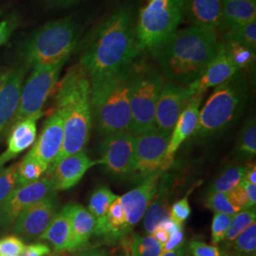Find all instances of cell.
Instances as JSON below:
<instances>
[{
	"mask_svg": "<svg viewBox=\"0 0 256 256\" xmlns=\"http://www.w3.org/2000/svg\"><path fill=\"white\" fill-rule=\"evenodd\" d=\"M136 10L126 3L114 10L82 42L79 64L90 80L117 72L140 54L136 41Z\"/></svg>",
	"mask_w": 256,
	"mask_h": 256,
	"instance_id": "obj_1",
	"label": "cell"
},
{
	"mask_svg": "<svg viewBox=\"0 0 256 256\" xmlns=\"http://www.w3.org/2000/svg\"><path fill=\"white\" fill-rule=\"evenodd\" d=\"M220 34L190 26L178 30L152 52L153 58L168 81L189 84L194 81L220 50Z\"/></svg>",
	"mask_w": 256,
	"mask_h": 256,
	"instance_id": "obj_2",
	"label": "cell"
},
{
	"mask_svg": "<svg viewBox=\"0 0 256 256\" xmlns=\"http://www.w3.org/2000/svg\"><path fill=\"white\" fill-rule=\"evenodd\" d=\"M56 111L64 122L63 146L52 165L68 156L84 151L92 128L90 82L79 64L72 66L57 84Z\"/></svg>",
	"mask_w": 256,
	"mask_h": 256,
	"instance_id": "obj_3",
	"label": "cell"
},
{
	"mask_svg": "<svg viewBox=\"0 0 256 256\" xmlns=\"http://www.w3.org/2000/svg\"><path fill=\"white\" fill-rule=\"evenodd\" d=\"M132 72L133 64L117 72L90 80L92 122L104 136L129 132Z\"/></svg>",
	"mask_w": 256,
	"mask_h": 256,
	"instance_id": "obj_4",
	"label": "cell"
},
{
	"mask_svg": "<svg viewBox=\"0 0 256 256\" xmlns=\"http://www.w3.org/2000/svg\"><path fill=\"white\" fill-rule=\"evenodd\" d=\"M248 99L245 72H238L216 86L200 111L198 124L192 137L196 140L220 135L242 115Z\"/></svg>",
	"mask_w": 256,
	"mask_h": 256,
	"instance_id": "obj_5",
	"label": "cell"
},
{
	"mask_svg": "<svg viewBox=\"0 0 256 256\" xmlns=\"http://www.w3.org/2000/svg\"><path fill=\"white\" fill-rule=\"evenodd\" d=\"M79 23L70 16L50 21L38 28L21 46L23 64L30 70L39 64L70 59L79 42Z\"/></svg>",
	"mask_w": 256,
	"mask_h": 256,
	"instance_id": "obj_6",
	"label": "cell"
},
{
	"mask_svg": "<svg viewBox=\"0 0 256 256\" xmlns=\"http://www.w3.org/2000/svg\"><path fill=\"white\" fill-rule=\"evenodd\" d=\"M184 18L182 0H146L136 16L140 52H152L178 30Z\"/></svg>",
	"mask_w": 256,
	"mask_h": 256,
	"instance_id": "obj_7",
	"label": "cell"
},
{
	"mask_svg": "<svg viewBox=\"0 0 256 256\" xmlns=\"http://www.w3.org/2000/svg\"><path fill=\"white\" fill-rule=\"evenodd\" d=\"M164 82L162 75L153 66L133 63L129 92V132L133 136L155 128L156 106Z\"/></svg>",
	"mask_w": 256,
	"mask_h": 256,
	"instance_id": "obj_8",
	"label": "cell"
},
{
	"mask_svg": "<svg viewBox=\"0 0 256 256\" xmlns=\"http://www.w3.org/2000/svg\"><path fill=\"white\" fill-rule=\"evenodd\" d=\"M68 59L32 68L22 86L18 110L7 128L23 120L42 113V108L58 84L60 74Z\"/></svg>",
	"mask_w": 256,
	"mask_h": 256,
	"instance_id": "obj_9",
	"label": "cell"
},
{
	"mask_svg": "<svg viewBox=\"0 0 256 256\" xmlns=\"http://www.w3.org/2000/svg\"><path fill=\"white\" fill-rule=\"evenodd\" d=\"M170 135L155 128L135 136V165L131 178L134 182H142L153 174L164 172Z\"/></svg>",
	"mask_w": 256,
	"mask_h": 256,
	"instance_id": "obj_10",
	"label": "cell"
},
{
	"mask_svg": "<svg viewBox=\"0 0 256 256\" xmlns=\"http://www.w3.org/2000/svg\"><path fill=\"white\" fill-rule=\"evenodd\" d=\"M108 174L118 180H131L135 165V136L130 132L108 135L101 144V158Z\"/></svg>",
	"mask_w": 256,
	"mask_h": 256,
	"instance_id": "obj_11",
	"label": "cell"
},
{
	"mask_svg": "<svg viewBox=\"0 0 256 256\" xmlns=\"http://www.w3.org/2000/svg\"><path fill=\"white\" fill-rule=\"evenodd\" d=\"M54 192L52 182L46 176L34 182L18 187L0 205V230H10L27 207Z\"/></svg>",
	"mask_w": 256,
	"mask_h": 256,
	"instance_id": "obj_12",
	"label": "cell"
},
{
	"mask_svg": "<svg viewBox=\"0 0 256 256\" xmlns=\"http://www.w3.org/2000/svg\"><path fill=\"white\" fill-rule=\"evenodd\" d=\"M56 208V200L52 194L23 210L10 230L27 241L40 238L54 218Z\"/></svg>",
	"mask_w": 256,
	"mask_h": 256,
	"instance_id": "obj_13",
	"label": "cell"
},
{
	"mask_svg": "<svg viewBox=\"0 0 256 256\" xmlns=\"http://www.w3.org/2000/svg\"><path fill=\"white\" fill-rule=\"evenodd\" d=\"M189 99L186 86L170 81L164 82L156 106L155 128L171 134Z\"/></svg>",
	"mask_w": 256,
	"mask_h": 256,
	"instance_id": "obj_14",
	"label": "cell"
},
{
	"mask_svg": "<svg viewBox=\"0 0 256 256\" xmlns=\"http://www.w3.org/2000/svg\"><path fill=\"white\" fill-rule=\"evenodd\" d=\"M97 164L98 160H92L84 151H81L50 165L46 176L52 182L54 192L66 191L74 187L92 166Z\"/></svg>",
	"mask_w": 256,
	"mask_h": 256,
	"instance_id": "obj_15",
	"label": "cell"
},
{
	"mask_svg": "<svg viewBox=\"0 0 256 256\" xmlns=\"http://www.w3.org/2000/svg\"><path fill=\"white\" fill-rule=\"evenodd\" d=\"M238 72L228 52L221 40L220 50L202 74L192 82L186 86L189 98L196 94H205L212 88H216L226 82Z\"/></svg>",
	"mask_w": 256,
	"mask_h": 256,
	"instance_id": "obj_16",
	"label": "cell"
},
{
	"mask_svg": "<svg viewBox=\"0 0 256 256\" xmlns=\"http://www.w3.org/2000/svg\"><path fill=\"white\" fill-rule=\"evenodd\" d=\"M162 173L153 174L138 183L137 187L119 196L124 210L128 229L131 232L144 216L148 206L155 198Z\"/></svg>",
	"mask_w": 256,
	"mask_h": 256,
	"instance_id": "obj_17",
	"label": "cell"
},
{
	"mask_svg": "<svg viewBox=\"0 0 256 256\" xmlns=\"http://www.w3.org/2000/svg\"><path fill=\"white\" fill-rule=\"evenodd\" d=\"M203 98L204 94L194 95L189 99L185 108H183L182 112L180 113L170 135L167 152L165 156L164 171L167 170L173 164L176 151L182 146L183 142L194 133L198 124L200 111Z\"/></svg>",
	"mask_w": 256,
	"mask_h": 256,
	"instance_id": "obj_18",
	"label": "cell"
},
{
	"mask_svg": "<svg viewBox=\"0 0 256 256\" xmlns=\"http://www.w3.org/2000/svg\"><path fill=\"white\" fill-rule=\"evenodd\" d=\"M64 142V122L62 116L55 110L46 120L36 142L28 151L48 166L59 155Z\"/></svg>",
	"mask_w": 256,
	"mask_h": 256,
	"instance_id": "obj_19",
	"label": "cell"
},
{
	"mask_svg": "<svg viewBox=\"0 0 256 256\" xmlns=\"http://www.w3.org/2000/svg\"><path fill=\"white\" fill-rule=\"evenodd\" d=\"M184 16L192 26L214 30H225L221 0H182Z\"/></svg>",
	"mask_w": 256,
	"mask_h": 256,
	"instance_id": "obj_20",
	"label": "cell"
},
{
	"mask_svg": "<svg viewBox=\"0 0 256 256\" xmlns=\"http://www.w3.org/2000/svg\"><path fill=\"white\" fill-rule=\"evenodd\" d=\"M28 68L24 64L10 70L9 75L0 86V134L9 126L20 100L23 81Z\"/></svg>",
	"mask_w": 256,
	"mask_h": 256,
	"instance_id": "obj_21",
	"label": "cell"
},
{
	"mask_svg": "<svg viewBox=\"0 0 256 256\" xmlns=\"http://www.w3.org/2000/svg\"><path fill=\"white\" fill-rule=\"evenodd\" d=\"M43 116V112L23 120L10 128L7 149L0 155V170L12 160L32 146L36 140L37 120Z\"/></svg>",
	"mask_w": 256,
	"mask_h": 256,
	"instance_id": "obj_22",
	"label": "cell"
},
{
	"mask_svg": "<svg viewBox=\"0 0 256 256\" xmlns=\"http://www.w3.org/2000/svg\"><path fill=\"white\" fill-rule=\"evenodd\" d=\"M131 232L128 229L126 216L118 196L110 205L106 216L96 220L93 234L101 238L104 243L113 245L120 242Z\"/></svg>",
	"mask_w": 256,
	"mask_h": 256,
	"instance_id": "obj_23",
	"label": "cell"
},
{
	"mask_svg": "<svg viewBox=\"0 0 256 256\" xmlns=\"http://www.w3.org/2000/svg\"><path fill=\"white\" fill-rule=\"evenodd\" d=\"M96 220L80 204L70 203V238L66 252L76 254L88 246Z\"/></svg>",
	"mask_w": 256,
	"mask_h": 256,
	"instance_id": "obj_24",
	"label": "cell"
},
{
	"mask_svg": "<svg viewBox=\"0 0 256 256\" xmlns=\"http://www.w3.org/2000/svg\"><path fill=\"white\" fill-rule=\"evenodd\" d=\"M70 238V203L57 212L40 239L48 242L54 254L66 252Z\"/></svg>",
	"mask_w": 256,
	"mask_h": 256,
	"instance_id": "obj_25",
	"label": "cell"
},
{
	"mask_svg": "<svg viewBox=\"0 0 256 256\" xmlns=\"http://www.w3.org/2000/svg\"><path fill=\"white\" fill-rule=\"evenodd\" d=\"M169 188L167 182L164 180L158 183V191L155 198L148 206L144 220V228L149 236L154 232L156 226L164 220L169 218Z\"/></svg>",
	"mask_w": 256,
	"mask_h": 256,
	"instance_id": "obj_26",
	"label": "cell"
},
{
	"mask_svg": "<svg viewBox=\"0 0 256 256\" xmlns=\"http://www.w3.org/2000/svg\"><path fill=\"white\" fill-rule=\"evenodd\" d=\"M225 30L256 20V3L250 0H221Z\"/></svg>",
	"mask_w": 256,
	"mask_h": 256,
	"instance_id": "obj_27",
	"label": "cell"
},
{
	"mask_svg": "<svg viewBox=\"0 0 256 256\" xmlns=\"http://www.w3.org/2000/svg\"><path fill=\"white\" fill-rule=\"evenodd\" d=\"M126 256H160L162 246L151 236H144L138 232L130 234L122 241Z\"/></svg>",
	"mask_w": 256,
	"mask_h": 256,
	"instance_id": "obj_28",
	"label": "cell"
},
{
	"mask_svg": "<svg viewBox=\"0 0 256 256\" xmlns=\"http://www.w3.org/2000/svg\"><path fill=\"white\" fill-rule=\"evenodd\" d=\"M222 256H256V222L228 245L222 246Z\"/></svg>",
	"mask_w": 256,
	"mask_h": 256,
	"instance_id": "obj_29",
	"label": "cell"
},
{
	"mask_svg": "<svg viewBox=\"0 0 256 256\" xmlns=\"http://www.w3.org/2000/svg\"><path fill=\"white\" fill-rule=\"evenodd\" d=\"M48 165L28 153L18 166V187L34 182L42 178L48 169Z\"/></svg>",
	"mask_w": 256,
	"mask_h": 256,
	"instance_id": "obj_30",
	"label": "cell"
},
{
	"mask_svg": "<svg viewBox=\"0 0 256 256\" xmlns=\"http://www.w3.org/2000/svg\"><path fill=\"white\" fill-rule=\"evenodd\" d=\"M247 171V166H230L212 182L210 187L207 189V194L229 192L239 185Z\"/></svg>",
	"mask_w": 256,
	"mask_h": 256,
	"instance_id": "obj_31",
	"label": "cell"
},
{
	"mask_svg": "<svg viewBox=\"0 0 256 256\" xmlns=\"http://www.w3.org/2000/svg\"><path fill=\"white\" fill-rule=\"evenodd\" d=\"M119 196L115 194L106 186L97 187L90 198L88 210L95 220H101L106 216L110 205Z\"/></svg>",
	"mask_w": 256,
	"mask_h": 256,
	"instance_id": "obj_32",
	"label": "cell"
},
{
	"mask_svg": "<svg viewBox=\"0 0 256 256\" xmlns=\"http://www.w3.org/2000/svg\"><path fill=\"white\" fill-rule=\"evenodd\" d=\"M222 42L238 72H245V70L252 68L256 63V52L234 41L223 40Z\"/></svg>",
	"mask_w": 256,
	"mask_h": 256,
	"instance_id": "obj_33",
	"label": "cell"
},
{
	"mask_svg": "<svg viewBox=\"0 0 256 256\" xmlns=\"http://www.w3.org/2000/svg\"><path fill=\"white\" fill-rule=\"evenodd\" d=\"M256 208L244 209L232 216L229 229L227 230L223 241L221 242L223 246L228 245L230 242H232L252 224L256 223Z\"/></svg>",
	"mask_w": 256,
	"mask_h": 256,
	"instance_id": "obj_34",
	"label": "cell"
},
{
	"mask_svg": "<svg viewBox=\"0 0 256 256\" xmlns=\"http://www.w3.org/2000/svg\"><path fill=\"white\" fill-rule=\"evenodd\" d=\"M223 40L234 41L256 52V20L224 30Z\"/></svg>",
	"mask_w": 256,
	"mask_h": 256,
	"instance_id": "obj_35",
	"label": "cell"
},
{
	"mask_svg": "<svg viewBox=\"0 0 256 256\" xmlns=\"http://www.w3.org/2000/svg\"><path fill=\"white\" fill-rule=\"evenodd\" d=\"M238 155L250 160L256 155V122L254 117L248 120L241 131L238 144Z\"/></svg>",
	"mask_w": 256,
	"mask_h": 256,
	"instance_id": "obj_36",
	"label": "cell"
},
{
	"mask_svg": "<svg viewBox=\"0 0 256 256\" xmlns=\"http://www.w3.org/2000/svg\"><path fill=\"white\" fill-rule=\"evenodd\" d=\"M205 206L214 214H224L232 216L242 210L234 202L230 192L207 194Z\"/></svg>",
	"mask_w": 256,
	"mask_h": 256,
	"instance_id": "obj_37",
	"label": "cell"
},
{
	"mask_svg": "<svg viewBox=\"0 0 256 256\" xmlns=\"http://www.w3.org/2000/svg\"><path fill=\"white\" fill-rule=\"evenodd\" d=\"M18 162L0 170V205L18 188Z\"/></svg>",
	"mask_w": 256,
	"mask_h": 256,
	"instance_id": "obj_38",
	"label": "cell"
},
{
	"mask_svg": "<svg viewBox=\"0 0 256 256\" xmlns=\"http://www.w3.org/2000/svg\"><path fill=\"white\" fill-rule=\"evenodd\" d=\"M232 216L224 214H214L212 222V243L216 246L221 243L229 229Z\"/></svg>",
	"mask_w": 256,
	"mask_h": 256,
	"instance_id": "obj_39",
	"label": "cell"
},
{
	"mask_svg": "<svg viewBox=\"0 0 256 256\" xmlns=\"http://www.w3.org/2000/svg\"><path fill=\"white\" fill-rule=\"evenodd\" d=\"M25 247L21 238L16 236L0 239V256H20Z\"/></svg>",
	"mask_w": 256,
	"mask_h": 256,
	"instance_id": "obj_40",
	"label": "cell"
},
{
	"mask_svg": "<svg viewBox=\"0 0 256 256\" xmlns=\"http://www.w3.org/2000/svg\"><path fill=\"white\" fill-rule=\"evenodd\" d=\"M191 212L192 210L188 198H184L173 204V206L170 209L169 216L172 220L183 225V223L190 218Z\"/></svg>",
	"mask_w": 256,
	"mask_h": 256,
	"instance_id": "obj_41",
	"label": "cell"
},
{
	"mask_svg": "<svg viewBox=\"0 0 256 256\" xmlns=\"http://www.w3.org/2000/svg\"><path fill=\"white\" fill-rule=\"evenodd\" d=\"M18 14H12L0 22V46L5 45L19 25Z\"/></svg>",
	"mask_w": 256,
	"mask_h": 256,
	"instance_id": "obj_42",
	"label": "cell"
},
{
	"mask_svg": "<svg viewBox=\"0 0 256 256\" xmlns=\"http://www.w3.org/2000/svg\"><path fill=\"white\" fill-rule=\"evenodd\" d=\"M189 252L192 256H222L220 248L208 245L200 240H194L189 244Z\"/></svg>",
	"mask_w": 256,
	"mask_h": 256,
	"instance_id": "obj_43",
	"label": "cell"
},
{
	"mask_svg": "<svg viewBox=\"0 0 256 256\" xmlns=\"http://www.w3.org/2000/svg\"><path fill=\"white\" fill-rule=\"evenodd\" d=\"M184 232L183 230L174 232L173 234H171L169 236V238L167 240V242L162 246V254H166V252H173L174 250L182 247L184 245Z\"/></svg>",
	"mask_w": 256,
	"mask_h": 256,
	"instance_id": "obj_44",
	"label": "cell"
},
{
	"mask_svg": "<svg viewBox=\"0 0 256 256\" xmlns=\"http://www.w3.org/2000/svg\"><path fill=\"white\" fill-rule=\"evenodd\" d=\"M52 252L50 248L43 243H34L25 245L19 256H46Z\"/></svg>",
	"mask_w": 256,
	"mask_h": 256,
	"instance_id": "obj_45",
	"label": "cell"
},
{
	"mask_svg": "<svg viewBox=\"0 0 256 256\" xmlns=\"http://www.w3.org/2000/svg\"><path fill=\"white\" fill-rule=\"evenodd\" d=\"M48 9L63 10L70 8L84 0H41Z\"/></svg>",
	"mask_w": 256,
	"mask_h": 256,
	"instance_id": "obj_46",
	"label": "cell"
},
{
	"mask_svg": "<svg viewBox=\"0 0 256 256\" xmlns=\"http://www.w3.org/2000/svg\"><path fill=\"white\" fill-rule=\"evenodd\" d=\"M240 184L243 186L245 192L247 194L248 200V209L256 208V184L248 182L246 180H242Z\"/></svg>",
	"mask_w": 256,
	"mask_h": 256,
	"instance_id": "obj_47",
	"label": "cell"
},
{
	"mask_svg": "<svg viewBox=\"0 0 256 256\" xmlns=\"http://www.w3.org/2000/svg\"><path fill=\"white\" fill-rule=\"evenodd\" d=\"M156 227L164 230L165 232H166L169 236H170L171 234L174 232L183 230L182 224H180L178 222H176V221H174V220H172L170 216H169L168 218L164 220V221H162Z\"/></svg>",
	"mask_w": 256,
	"mask_h": 256,
	"instance_id": "obj_48",
	"label": "cell"
},
{
	"mask_svg": "<svg viewBox=\"0 0 256 256\" xmlns=\"http://www.w3.org/2000/svg\"><path fill=\"white\" fill-rule=\"evenodd\" d=\"M74 256H110V252L101 248H88L76 252Z\"/></svg>",
	"mask_w": 256,
	"mask_h": 256,
	"instance_id": "obj_49",
	"label": "cell"
},
{
	"mask_svg": "<svg viewBox=\"0 0 256 256\" xmlns=\"http://www.w3.org/2000/svg\"><path fill=\"white\" fill-rule=\"evenodd\" d=\"M151 236L155 238L156 240L162 246H164L165 243L167 242L168 238H169V234L165 232L164 230L156 227V228L154 230V232L151 234Z\"/></svg>",
	"mask_w": 256,
	"mask_h": 256,
	"instance_id": "obj_50",
	"label": "cell"
},
{
	"mask_svg": "<svg viewBox=\"0 0 256 256\" xmlns=\"http://www.w3.org/2000/svg\"><path fill=\"white\" fill-rule=\"evenodd\" d=\"M243 180L248 182L256 184V167L254 164V165H250V167H248L247 173Z\"/></svg>",
	"mask_w": 256,
	"mask_h": 256,
	"instance_id": "obj_51",
	"label": "cell"
},
{
	"mask_svg": "<svg viewBox=\"0 0 256 256\" xmlns=\"http://www.w3.org/2000/svg\"><path fill=\"white\" fill-rule=\"evenodd\" d=\"M160 256H187V248L182 245V247L174 250L173 252L162 254Z\"/></svg>",
	"mask_w": 256,
	"mask_h": 256,
	"instance_id": "obj_52",
	"label": "cell"
},
{
	"mask_svg": "<svg viewBox=\"0 0 256 256\" xmlns=\"http://www.w3.org/2000/svg\"><path fill=\"white\" fill-rule=\"evenodd\" d=\"M10 70H0V86L9 75Z\"/></svg>",
	"mask_w": 256,
	"mask_h": 256,
	"instance_id": "obj_53",
	"label": "cell"
},
{
	"mask_svg": "<svg viewBox=\"0 0 256 256\" xmlns=\"http://www.w3.org/2000/svg\"><path fill=\"white\" fill-rule=\"evenodd\" d=\"M113 256H126V254H124V252H120V254H114Z\"/></svg>",
	"mask_w": 256,
	"mask_h": 256,
	"instance_id": "obj_54",
	"label": "cell"
},
{
	"mask_svg": "<svg viewBox=\"0 0 256 256\" xmlns=\"http://www.w3.org/2000/svg\"><path fill=\"white\" fill-rule=\"evenodd\" d=\"M1 14H2V10L0 9V16H1Z\"/></svg>",
	"mask_w": 256,
	"mask_h": 256,
	"instance_id": "obj_55",
	"label": "cell"
},
{
	"mask_svg": "<svg viewBox=\"0 0 256 256\" xmlns=\"http://www.w3.org/2000/svg\"><path fill=\"white\" fill-rule=\"evenodd\" d=\"M250 1H252V2H254V3H256V0H250Z\"/></svg>",
	"mask_w": 256,
	"mask_h": 256,
	"instance_id": "obj_56",
	"label": "cell"
},
{
	"mask_svg": "<svg viewBox=\"0 0 256 256\" xmlns=\"http://www.w3.org/2000/svg\"></svg>",
	"mask_w": 256,
	"mask_h": 256,
	"instance_id": "obj_57",
	"label": "cell"
}]
</instances>
